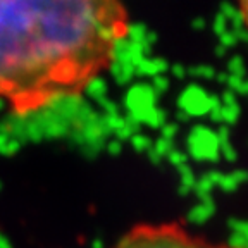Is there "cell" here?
<instances>
[{"label": "cell", "mask_w": 248, "mask_h": 248, "mask_svg": "<svg viewBox=\"0 0 248 248\" xmlns=\"http://www.w3.org/2000/svg\"><path fill=\"white\" fill-rule=\"evenodd\" d=\"M129 28L116 0H0V100L26 116L81 95Z\"/></svg>", "instance_id": "obj_1"}, {"label": "cell", "mask_w": 248, "mask_h": 248, "mask_svg": "<svg viewBox=\"0 0 248 248\" xmlns=\"http://www.w3.org/2000/svg\"><path fill=\"white\" fill-rule=\"evenodd\" d=\"M238 14H240L241 23H243V26L247 28V31H248V0L238 4Z\"/></svg>", "instance_id": "obj_3"}, {"label": "cell", "mask_w": 248, "mask_h": 248, "mask_svg": "<svg viewBox=\"0 0 248 248\" xmlns=\"http://www.w3.org/2000/svg\"><path fill=\"white\" fill-rule=\"evenodd\" d=\"M112 248H238L229 243H216L190 232L181 222L136 224L124 232Z\"/></svg>", "instance_id": "obj_2"}]
</instances>
